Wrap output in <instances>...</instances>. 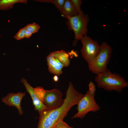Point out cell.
Wrapping results in <instances>:
<instances>
[{"mask_svg":"<svg viewBox=\"0 0 128 128\" xmlns=\"http://www.w3.org/2000/svg\"><path fill=\"white\" fill-rule=\"evenodd\" d=\"M25 27L26 31L29 32L32 34L37 32L40 28L39 25L35 22L28 24Z\"/></svg>","mask_w":128,"mask_h":128,"instance_id":"obj_16","label":"cell"},{"mask_svg":"<svg viewBox=\"0 0 128 128\" xmlns=\"http://www.w3.org/2000/svg\"><path fill=\"white\" fill-rule=\"evenodd\" d=\"M27 3V0H0V10H5L12 9L16 3Z\"/></svg>","mask_w":128,"mask_h":128,"instance_id":"obj_13","label":"cell"},{"mask_svg":"<svg viewBox=\"0 0 128 128\" xmlns=\"http://www.w3.org/2000/svg\"><path fill=\"white\" fill-rule=\"evenodd\" d=\"M68 29L73 31L74 39L73 43L75 46L82 37L87 35L88 32L87 26L89 18L88 15L85 14L82 10L77 15L65 18Z\"/></svg>","mask_w":128,"mask_h":128,"instance_id":"obj_3","label":"cell"},{"mask_svg":"<svg viewBox=\"0 0 128 128\" xmlns=\"http://www.w3.org/2000/svg\"><path fill=\"white\" fill-rule=\"evenodd\" d=\"M95 94H92L88 90L77 104L78 112L72 119L84 118L89 112H95L100 110V107L96 102Z\"/></svg>","mask_w":128,"mask_h":128,"instance_id":"obj_5","label":"cell"},{"mask_svg":"<svg viewBox=\"0 0 128 128\" xmlns=\"http://www.w3.org/2000/svg\"><path fill=\"white\" fill-rule=\"evenodd\" d=\"M53 79L55 82H57L59 78L57 75H55L53 77Z\"/></svg>","mask_w":128,"mask_h":128,"instance_id":"obj_22","label":"cell"},{"mask_svg":"<svg viewBox=\"0 0 128 128\" xmlns=\"http://www.w3.org/2000/svg\"><path fill=\"white\" fill-rule=\"evenodd\" d=\"M84 95L77 91L69 82L63 105L58 108L40 113L37 128H53L58 122L63 120L72 107L77 105Z\"/></svg>","mask_w":128,"mask_h":128,"instance_id":"obj_1","label":"cell"},{"mask_svg":"<svg viewBox=\"0 0 128 128\" xmlns=\"http://www.w3.org/2000/svg\"><path fill=\"white\" fill-rule=\"evenodd\" d=\"M69 128H73V127H70Z\"/></svg>","mask_w":128,"mask_h":128,"instance_id":"obj_23","label":"cell"},{"mask_svg":"<svg viewBox=\"0 0 128 128\" xmlns=\"http://www.w3.org/2000/svg\"><path fill=\"white\" fill-rule=\"evenodd\" d=\"M54 52L55 56L64 65V67H68L70 64L69 55L66 51L62 50Z\"/></svg>","mask_w":128,"mask_h":128,"instance_id":"obj_12","label":"cell"},{"mask_svg":"<svg viewBox=\"0 0 128 128\" xmlns=\"http://www.w3.org/2000/svg\"><path fill=\"white\" fill-rule=\"evenodd\" d=\"M112 48L105 42L100 45L99 52L96 57L88 63L89 69L97 75L101 73L107 69V64L112 53Z\"/></svg>","mask_w":128,"mask_h":128,"instance_id":"obj_4","label":"cell"},{"mask_svg":"<svg viewBox=\"0 0 128 128\" xmlns=\"http://www.w3.org/2000/svg\"><path fill=\"white\" fill-rule=\"evenodd\" d=\"M26 31L25 27L20 28L14 36V37L17 40L24 38H25V34Z\"/></svg>","mask_w":128,"mask_h":128,"instance_id":"obj_17","label":"cell"},{"mask_svg":"<svg viewBox=\"0 0 128 128\" xmlns=\"http://www.w3.org/2000/svg\"><path fill=\"white\" fill-rule=\"evenodd\" d=\"M80 40L82 44L81 50L82 56L88 63L97 55L100 50V45L96 41L87 35L82 37Z\"/></svg>","mask_w":128,"mask_h":128,"instance_id":"obj_6","label":"cell"},{"mask_svg":"<svg viewBox=\"0 0 128 128\" xmlns=\"http://www.w3.org/2000/svg\"><path fill=\"white\" fill-rule=\"evenodd\" d=\"M25 95V93H9L6 96L2 98V101L9 106L15 107L18 110L19 114L22 115L23 112L21 106V103L22 99Z\"/></svg>","mask_w":128,"mask_h":128,"instance_id":"obj_8","label":"cell"},{"mask_svg":"<svg viewBox=\"0 0 128 128\" xmlns=\"http://www.w3.org/2000/svg\"><path fill=\"white\" fill-rule=\"evenodd\" d=\"M21 82L24 85L26 91L30 95L35 106V110L37 111L39 114L44 110H47L46 106L42 103L36 96L34 91V88L24 78L21 79Z\"/></svg>","mask_w":128,"mask_h":128,"instance_id":"obj_9","label":"cell"},{"mask_svg":"<svg viewBox=\"0 0 128 128\" xmlns=\"http://www.w3.org/2000/svg\"><path fill=\"white\" fill-rule=\"evenodd\" d=\"M98 87L108 91L114 90L118 92L128 87V82L121 75L112 73L107 69L95 78Z\"/></svg>","mask_w":128,"mask_h":128,"instance_id":"obj_2","label":"cell"},{"mask_svg":"<svg viewBox=\"0 0 128 128\" xmlns=\"http://www.w3.org/2000/svg\"><path fill=\"white\" fill-rule=\"evenodd\" d=\"M32 34L30 32L26 31L25 34V37L26 38H29L30 37Z\"/></svg>","mask_w":128,"mask_h":128,"instance_id":"obj_21","label":"cell"},{"mask_svg":"<svg viewBox=\"0 0 128 128\" xmlns=\"http://www.w3.org/2000/svg\"><path fill=\"white\" fill-rule=\"evenodd\" d=\"M63 94L59 90L55 89L46 90L43 103L47 107V110H51L61 106L64 101Z\"/></svg>","mask_w":128,"mask_h":128,"instance_id":"obj_7","label":"cell"},{"mask_svg":"<svg viewBox=\"0 0 128 128\" xmlns=\"http://www.w3.org/2000/svg\"><path fill=\"white\" fill-rule=\"evenodd\" d=\"M46 90L41 87H37L34 88V91L36 95L43 103L46 94Z\"/></svg>","mask_w":128,"mask_h":128,"instance_id":"obj_15","label":"cell"},{"mask_svg":"<svg viewBox=\"0 0 128 128\" xmlns=\"http://www.w3.org/2000/svg\"><path fill=\"white\" fill-rule=\"evenodd\" d=\"M75 8L80 13L82 10L81 9V5L82 3L81 0H70Z\"/></svg>","mask_w":128,"mask_h":128,"instance_id":"obj_18","label":"cell"},{"mask_svg":"<svg viewBox=\"0 0 128 128\" xmlns=\"http://www.w3.org/2000/svg\"><path fill=\"white\" fill-rule=\"evenodd\" d=\"M46 60L49 72L57 76L62 73L63 68L64 67L55 56L54 52L50 53L47 56Z\"/></svg>","mask_w":128,"mask_h":128,"instance_id":"obj_10","label":"cell"},{"mask_svg":"<svg viewBox=\"0 0 128 128\" xmlns=\"http://www.w3.org/2000/svg\"><path fill=\"white\" fill-rule=\"evenodd\" d=\"M88 90L90 93L92 94H95L96 87L93 83L90 82L88 84Z\"/></svg>","mask_w":128,"mask_h":128,"instance_id":"obj_20","label":"cell"},{"mask_svg":"<svg viewBox=\"0 0 128 128\" xmlns=\"http://www.w3.org/2000/svg\"><path fill=\"white\" fill-rule=\"evenodd\" d=\"M34 1L42 3H52L54 5L58 11H60L63 7L65 0H35Z\"/></svg>","mask_w":128,"mask_h":128,"instance_id":"obj_14","label":"cell"},{"mask_svg":"<svg viewBox=\"0 0 128 128\" xmlns=\"http://www.w3.org/2000/svg\"><path fill=\"white\" fill-rule=\"evenodd\" d=\"M70 127L63 120H61L58 122L53 128H69Z\"/></svg>","mask_w":128,"mask_h":128,"instance_id":"obj_19","label":"cell"},{"mask_svg":"<svg viewBox=\"0 0 128 128\" xmlns=\"http://www.w3.org/2000/svg\"><path fill=\"white\" fill-rule=\"evenodd\" d=\"M60 12L61 15L65 18L72 17L79 14L70 0H65L63 7Z\"/></svg>","mask_w":128,"mask_h":128,"instance_id":"obj_11","label":"cell"}]
</instances>
